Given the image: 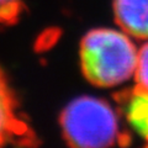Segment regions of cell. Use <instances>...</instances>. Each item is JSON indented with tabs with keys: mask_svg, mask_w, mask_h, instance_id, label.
I'll use <instances>...</instances> for the list:
<instances>
[{
	"mask_svg": "<svg viewBox=\"0 0 148 148\" xmlns=\"http://www.w3.org/2000/svg\"><path fill=\"white\" fill-rule=\"evenodd\" d=\"M59 123L63 138L72 147H111L121 138L117 114L108 101L95 96L72 100L63 109Z\"/></svg>",
	"mask_w": 148,
	"mask_h": 148,
	"instance_id": "obj_2",
	"label": "cell"
},
{
	"mask_svg": "<svg viewBox=\"0 0 148 148\" xmlns=\"http://www.w3.org/2000/svg\"><path fill=\"white\" fill-rule=\"evenodd\" d=\"M79 57L82 73L90 84L112 88L135 77L138 49L126 32L94 29L82 38Z\"/></svg>",
	"mask_w": 148,
	"mask_h": 148,
	"instance_id": "obj_1",
	"label": "cell"
},
{
	"mask_svg": "<svg viewBox=\"0 0 148 148\" xmlns=\"http://www.w3.org/2000/svg\"><path fill=\"white\" fill-rule=\"evenodd\" d=\"M136 84L148 90V41L138 49V61L135 72Z\"/></svg>",
	"mask_w": 148,
	"mask_h": 148,
	"instance_id": "obj_6",
	"label": "cell"
},
{
	"mask_svg": "<svg viewBox=\"0 0 148 148\" xmlns=\"http://www.w3.org/2000/svg\"><path fill=\"white\" fill-rule=\"evenodd\" d=\"M116 24L137 40H148V0H114Z\"/></svg>",
	"mask_w": 148,
	"mask_h": 148,
	"instance_id": "obj_4",
	"label": "cell"
},
{
	"mask_svg": "<svg viewBox=\"0 0 148 148\" xmlns=\"http://www.w3.org/2000/svg\"><path fill=\"white\" fill-rule=\"evenodd\" d=\"M20 0H0V14L4 15V14H10V9L11 6L17 5V3Z\"/></svg>",
	"mask_w": 148,
	"mask_h": 148,
	"instance_id": "obj_7",
	"label": "cell"
},
{
	"mask_svg": "<svg viewBox=\"0 0 148 148\" xmlns=\"http://www.w3.org/2000/svg\"><path fill=\"white\" fill-rule=\"evenodd\" d=\"M18 104L0 69V146L20 143L32 145L35 136L17 112Z\"/></svg>",
	"mask_w": 148,
	"mask_h": 148,
	"instance_id": "obj_3",
	"label": "cell"
},
{
	"mask_svg": "<svg viewBox=\"0 0 148 148\" xmlns=\"http://www.w3.org/2000/svg\"><path fill=\"white\" fill-rule=\"evenodd\" d=\"M130 127L148 145V90L136 86L117 95Z\"/></svg>",
	"mask_w": 148,
	"mask_h": 148,
	"instance_id": "obj_5",
	"label": "cell"
}]
</instances>
